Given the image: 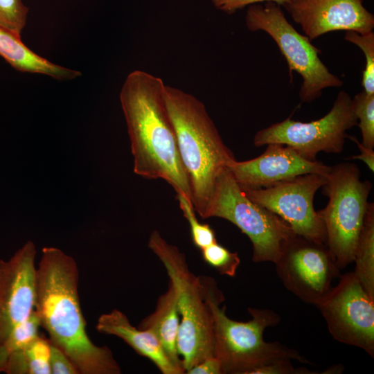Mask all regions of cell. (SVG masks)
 Masks as SVG:
<instances>
[{
    "mask_svg": "<svg viewBox=\"0 0 374 374\" xmlns=\"http://www.w3.org/2000/svg\"><path fill=\"white\" fill-rule=\"evenodd\" d=\"M103 334L123 339L139 355L149 359L163 374H183L184 368L175 365L166 353L157 337L148 330L132 326L127 317L114 309L101 314L96 326Z\"/></svg>",
    "mask_w": 374,
    "mask_h": 374,
    "instance_id": "cell-16",
    "label": "cell"
},
{
    "mask_svg": "<svg viewBox=\"0 0 374 374\" xmlns=\"http://www.w3.org/2000/svg\"><path fill=\"white\" fill-rule=\"evenodd\" d=\"M39 319L35 312L24 322L16 326L0 342V372H3L9 358L26 346L39 335Z\"/></svg>",
    "mask_w": 374,
    "mask_h": 374,
    "instance_id": "cell-21",
    "label": "cell"
},
{
    "mask_svg": "<svg viewBox=\"0 0 374 374\" xmlns=\"http://www.w3.org/2000/svg\"><path fill=\"white\" fill-rule=\"evenodd\" d=\"M163 80L143 70L128 74L120 92L134 157V172L148 179H161L176 193L191 201L175 129L168 114Z\"/></svg>",
    "mask_w": 374,
    "mask_h": 374,
    "instance_id": "cell-2",
    "label": "cell"
},
{
    "mask_svg": "<svg viewBox=\"0 0 374 374\" xmlns=\"http://www.w3.org/2000/svg\"><path fill=\"white\" fill-rule=\"evenodd\" d=\"M179 322L176 292L169 281L167 291L158 299L155 310L145 317L138 328L151 331L161 342L172 362L184 368L177 350Z\"/></svg>",
    "mask_w": 374,
    "mask_h": 374,
    "instance_id": "cell-18",
    "label": "cell"
},
{
    "mask_svg": "<svg viewBox=\"0 0 374 374\" xmlns=\"http://www.w3.org/2000/svg\"><path fill=\"white\" fill-rule=\"evenodd\" d=\"M284 287L303 302L316 305L340 277L326 244L294 233L286 240L274 262Z\"/></svg>",
    "mask_w": 374,
    "mask_h": 374,
    "instance_id": "cell-11",
    "label": "cell"
},
{
    "mask_svg": "<svg viewBox=\"0 0 374 374\" xmlns=\"http://www.w3.org/2000/svg\"><path fill=\"white\" fill-rule=\"evenodd\" d=\"M326 174L308 173L262 188L240 187L253 202L284 220L297 235L326 244L324 224L313 206Z\"/></svg>",
    "mask_w": 374,
    "mask_h": 374,
    "instance_id": "cell-12",
    "label": "cell"
},
{
    "mask_svg": "<svg viewBox=\"0 0 374 374\" xmlns=\"http://www.w3.org/2000/svg\"><path fill=\"white\" fill-rule=\"evenodd\" d=\"M35 256L28 241L10 260H0V342L35 310Z\"/></svg>",
    "mask_w": 374,
    "mask_h": 374,
    "instance_id": "cell-13",
    "label": "cell"
},
{
    "mask_svg": "<svg viewBox=\"0 0 374 374\" xmlns=\"http://www.w3.org/2000/svg\"><path fill=\"white\" fill-rule=\"evenodd\" d=\"M353 109L360 128L362 141L365 147L374 148V94H368L364 90L352 98Z\"/></svg>",
    "mask_w": 374,
    "mask_h": 374,
    "instance_id": "cell-22",
    "label": "cell"
},
{
    "mask_svg": "<svg viewBox=\"0 0 374 374\" xmlns=\"http://www.w3.org/2000/svg\"><path fill=\"white\" fill-rule=\"evenodd\" d=\"M258 157L230 162L228 169L240 187L262 188L308 173L326 174L330 166L310 161L290 146L267 144Z\"/></svg>",
    "mask_w": 374,
    "mask_h": 374,
    "instance_id": "cell-15",
    "label": "cell"
},
{
    "mask_svg": "<svg viewBox=\"0 0 374 374\" xmlns=\"http://www.w3.org/2000/svg\"><path fill=\"white\" fill-rule=\"evenodd\" d=\"M310 40L333 31H373L374 15L363 0H289L283 6Z\"/></svg>",
    "mask_w": 374,
    "mask_h": 374,
    "instance_id": "cell-14",
    "label": "cell"
},
{
    "mask_svg": "<svg viewBox=\"0 0 374 374\" xmlns=\"http://www.w3.org/2000/svg\"><path fill=\"white\" fill-rule=\"evenodd\" d=\"M289 0H212L215 8L231 15L246 6L265 2H274L283 7Z\"/></svg>",
    "mask_w": 374,
    "mask_h": 374,
    "instance_id": "cell-29",
    "label": "cell"
},
{
    "mask_svg": "<svg viewBox=\"0 0 374 374\" xmlns=\"http://www.w3.org/2000/svg\"><path fill=\"white\" fill-rule=\"evenodd\" d=\"M186 373L188 374H223L220 362L214 355L204 359Z\"/></svg>",
    "mask_w": 374,
    "mask_h": 374,
    "instance_id": "cell-30",
    "label": "cell"
},
{
    "mask_svg": "<svg viewBox=\"0 0 374 374\" xmlns=\"http://www.w3.org/2000/svg\"><path fill=\"white\" fill-rule=\"evenodd\" d=\"M344 39L355 44L363 51L366 64L362 73V86L368 94H374V33L365 34L346 31Z\"/></svg>",
    "mask_w": 374,
    "mask_h": 374,
    "instance_id": "cell-23",
    "label": "cell"
},
{
    "mask_svg": "<svg viewBox=\"0 0 374 374\" xmlns=\"http://www.w3.org/2000/svg\"><path fill=\"white\" fill-rule=\"evenodd\" d=\"M351 141L355 142L361 154H359L357 155H353L350 157H348L347 160L348 159H359L364 161L366 165L368 167V168L373 172H374V151L372 148H368L367 147H365L360 143L358 139L355 136H348V137Z\"/></svg>",
    "mask_w": 374,
    "mask_h": 374,
    "instance_id": "cell-31",
    "label": "cell"
},
{
    "mask_svg": "<svg viewBox=\"0 0 374 374\" xmlns=\"http://www.w3.org/2000/svg\"><path fill=\"white\" fill-rule=\"evenodd\" d=\"M50 341L38 335L8 360L3 372L8 374H51Z\"/></svg>",
    "mask_w": 374,
    "mask_h": 374,
    "instance_id": "cell-20",
    "label": "cell"
},
{
    "mask_svg": "<svg viewBox=\"0 0 374 374\" xmlns=\"http://www.w3.org/2000/svg\"><path fill=\"white\" fill-rule=\"evenodd\" d=\"M204 260L220 274L233 277L240 263L236 252H231L217 242L201 249Z\"/></svg>",
    "mask_w": 374,
    "mask_h": 374,
    "instance_id": "cell-25",
    "label": "cell"
},
{
    "mask_svg": "<svg viewBox=\"0 0 374 374\" xmlns=\"http://www.w3.org/2000/svg\"><path fill=\"white\" fill-rule=\"evenodd\" d=\"M148 246L164 265L176 292L181 317L177 350L186 373L214 355L212 313L204 297L201 277L191 272L184 253L156 230L150 233Z\"/></svg>",
    "mask_w": 374,
    "mask_h": 374,
    "instance_id": "cell-5",
    "label": "cell"
},
{
    "mask_svg": "<svg viewBox=\"0 0 374 374\" xmlns=\"http://www.w3.org/2000/svg\"><path fill=\"white\" fill-rule=\"evenodd\" d=\"M213 217L231 222L248 236L254 262L274 263L283 243L295 233L278 215L249 199L228 168L218 177L202 218Z\"/></svg>",
    "mask_w": 374,
    "mask_h": 374,
    "instance_id": "cell-7",
    "label": "cell"
},
{
    "mask_svg": "<svg viewBox=\"0 0 374 374\" xmlns=\"http://www.w3.org/2000/svg\"><path fill=\"white\" fill-rule=\"evenodd\" d=\"M28 12L21 0H0V26L21 33L26 24Z\"/></svg>",
    "mask_w": 374,
    "mask_h": 374,
    "instance_id": "cell-26",
    "label": "cell"
},
{
    "mask_svg": "<svg viewBox=\"0 0 374 374\" xmlns=\"http://www.w3.org/2000/svg\"><path fill=\"white\" fill-rule=\"evenodd\" d=\"M315 306L334 339L374 357V299L353 271L340 276L338 283Z\"/></svg>",
    "mask_w": 374,
    "mask_h": 374,
    "instance_id": "cell-10",
    "label": "cell"
},
{
    "mask_svg": "<svg viewBox=\"0 0 374 374\" xmlns=\"http://www.w3.org/2000/svg\"><path fill=\"white\" fill-rule=\"evenodd\" d=\"M357 123L352 98L346 91H340L323 117L309 123L287 118L257 132L253 142L256 147L270 143L285 145L304 158L316 161L320 152L341 153L348 137L346 131Z\"/></svg>",
    "mask_w": 374,
    "mask_h": 374,
    "instance_id": "cell-9",
    "label": "cell"
},
{
    "mask_svg": "<svg viewBox=\"0 0 374 374\" xmlns=\"http://www.w3.org/2000/svg\"><path fill=\"white\" fill-rule=\"evenodd\" d=\"M290 358H281L262 364L253 369L251 374H310L305 368H295Z\"/></svg>",
    "mask_w": 374,
    "mask_h": 374,
    "instance_id": "cell-27",
    "label": "cell"
},
{
    "mask_svg": "<svg viewBox=\"0 0 374 374\" xmlns=\"http://www.w3.org/2000/svg\"><path fill=\"white\" fill-rule=\"evenodd\" d=\"M49 362L51 374H79L69 357L60 348L51 343Z\"/></svg>",
    "mask_w": 374,
    "mask_h": 374,
    "instance_id": "cell-28",
    "label": "cell"
},
{
    "mask_svg": "<svg viewBox=\"0 0 374 374\" xmlns=\"http://www.w3.org/2000/svg\"><path fill=\"white\" fill-rule=\"evenodd\" d=\"M353 273L368 294L374 299V204L368 202L357 240Z\"/></svg>",
    "mask_w": 374,
    "mask_h": 374,
    "instance_id": "cell-19",
    "label": "cell"
},
{
    "mask_svg": "<svg viewBox=\"0 0 374 374\" xmlns=\"http://www.w3.org/2000/svg\"><path fill=\"white\" fill-rule=\"evenodd\" d=\"M360 175L356 164L339 163L330 166L321 186L328 202L317 212L324 224L326 244L339 269L354 261L372 189V184L361 180Z\"/></svg>",
    "mask_w": 374,
    "mask_h": 374,
    "instance_id": "cell-6",
    "label": "cell"
},
{
    "mask_svg": "<svg viewBox=\"0 0 374 374\" xmlns=\"http://www.w3.org/2000/svg\"><path fill=\"white\" fill-rule=\"evenodd\" d=\"M176 198L184 217L189 223L193 244L201 250L217 242L214 230L208 224L198 221L191 201L182 193H176Z\"/></svg>",
    "mask_w": 374,
    "mask_h": 374,
    "instance_id": "cell-24",
    "label": "cell"
},
{
    "mask_svg": "<svg viewBox=\"0 0 374 374\" xmlns=\"http://www.w3.org/2000/svg\"><path fill=\"white\" fill-rule=\"evenodd\" d=\"M201 280L213 316V353L220 362L223 374H251L256 368L281 358L310 364L296 350L278 342L264 340L265 330L280 322V317L276 312L249 308L251 319H231L226 314L225 306L220 307L224 298L215 280L203 277Z\"/></svg>",
    "mask_w": 374,
    "mask_h": 374,
    "instance_id": "cell-4",
    "label": "cell"
},
{
    "mask_svg": "<svg viewBox=\"0 0 374 374\" xmlns=\"http://www.w3.org/2000/svg\"><path fill=\"white\" fill-rule=\"evenodd\" d=\"M245 23L249 31L267 33L285 57L290 74L296 71L301 75L303 83L299 93L301 102L312 103L321 96L323 89L343 85L342 80L321 60V50L294 28L280 6L271 1L251 5L246 12Z\"/></svg>",
    "mask_w": 374,
    "mask_h": 374,
    "instance_id": "cell-8",
    "label": "cell"
},
{
    "mask_svg": "<svg viewBox=\"0 0 374 374\" xmlns=\"http://www.w3.org/2000/svg\"><path fill=\"white\" fill-rule=\"evenodd\" d=\"M0 55L15 69L41 73L59 80H70L81 73L55 64L29 49L21 41L20 33L0 26Z\"/></svg>",
    "mask_w": 374,
    "mask_h": 374,
    "instance_id": "cell-17",
    "label": "cell"
},
{
    "mask_svg": "<svg viewBox=\"0 0 374 374\" xmlns=\"http://www.w3.org/2000/svg\"><path fill=\"white\" fill-rule=\"evenodd\" d=\"M164 98L180 157L188 175L191 202L202 217L220 175L235 159L200 100L166 85Z\"/></svg>",
    "mask_w": 374,
    "mask_h": 374,
    "instance_id": "cell-3",
    "label": "cell"
},
{
    "mask_svg": "<svg viewBox=\"0 0 374 374\" xmlns=\"http://www.w3.org/2000/svg\"><path fill=\"white\" fill-rule=\"evenodd\" d=\"M79 272L74 259L55 247H44L36 269L35 310L50 342L71 359L79 374H120L107 346L87 335L78 292Z\"/></svg>",
    "mask_w": 374,
    "mask_h": 374,
    "instance_id": "cell-1",
    "label": "cell"
}]
</instances>
